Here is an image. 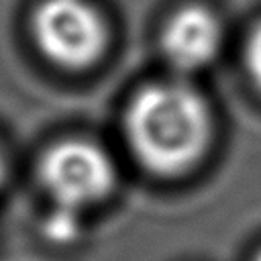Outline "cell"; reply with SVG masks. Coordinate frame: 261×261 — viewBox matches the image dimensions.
<instances>
[{
	"label": "cell",
	"instance_id": "6da1fadb",
	"mask_svg": "<svg viewBox=\"0 0 261 261\" xmlns=\"http://www.w3.org/2000/svg\"><path fill=\"white\" fill-rule=\"evenodd\" d=\"M120 124L133 161L159 181H181L198 173L218 135L212 102L181 75L137 88L124 104Z\"/></svg>",
	"mask_w": 261,
	"mask_h": 261
},
{
	"label": "cell",
	"instance_id": "7a4b0ae2",
	"mask_svg": "<svg viewBox=\"0 0 261 261\" xmlns=\"http://www.w3.org/2000/svg\"><path fill=\"white\" fill-rule=\"evenodd\" d=\"M37 181L53 208L82 214L114 196L118 167L100 143L69 137L43 151L37 163Z\"/></svg>",
	"mask_w": 261,
	"mask_h": 261
},
{
	"label": "cell",
	"instance_id": "3957f363",
	"mask_svg": "<svg viewBox=\"0 0 261 261\" xmlns=\"http://www.w3.org/2000/svg\"><path fill=\"white\" fill-rule=\"evenodd\" d=\"M39 53L63 71L96 67L110 47V24L92 0H41L31 14Z\"/></svg>",
	"mask_w": 261,
	"mask_h": 261
},
{
	"label": "cell",
	"instance_id": "277c9868",
	"mask_svg": "<svg viewBox=\"0 0 261 261\" xmlns=\"http://www.w3.org/2000/svg\"><path fill=\"white\" fill-rule=\"evenodd\" d=\"M224 45V27L218 14L200 2L181 4L159 31V51L173 75L190 77L212 65Z\"/></svg>",
	"mask_w": 261,
	"mask_h": 261
},
{
	"label": "cell",
	"instance_id": "5b68a950",
	"mask_svg": "<svg viewBox=\"0 0 261 261\" xmlns=\"http://www.w3.org/2000/svg\"><path fill=\"white\" fill-rule=\"evenodd\" d=\"M243 65L249 84L261 96V20L249 31L243 47Z\"/></svg>",
	"mask_w": 261,
	"mask_h": 261
},
{
	"label": "cell",
	"instance_id": "8992f818",
	"mask_svg": "<svg viewBox=\"0 0 261 261\" xmlns=\"http://www.w3.org/2000/svg\"><path fill=\"white\" fill-rule=\"evenodd\" d=\"M6 177H8V165H6V157L0 149V188L6 184Z\"/></svg>",
	"mask_w": 261,
	"mask_h": 261
},
{
	"label": "cell",
	"instance_id": "52a82bcc",
	"mask_svg": "<svg viewBox=\"0 0 261 261\" xmlns=\"http://www.w3.org/2000/svg\"><path fill=\"white\" fill-rule=\"evenodd\" d=\"M249 261H261V247H257V249L253 251V255L249 257Z\"/></svg>",
	"mask_w": 261,
	"mask_h": 261
}]
</instances>
